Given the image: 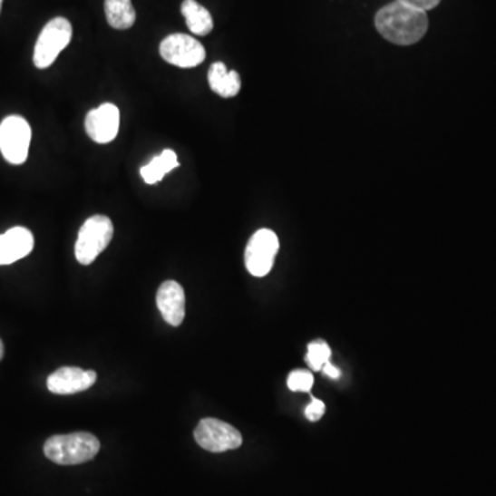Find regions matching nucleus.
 Returning a JSON list of instances; mask_svg holds the SVG:
<instances>
[{"mask_svg": "<svg viewBox=\"0 0 496 496\" xmlns=\"http://www.w3.org/2000/svg\"><path fill=\"white\" fill-rule=\"evenodd\" d=\"M379 34L391 44L411 46L423 38L429 28V18L423 10L394 2L382 7L375 15Z\"/></svg>", "mask_w": 496, "mask_h": 496, "instance_id": "obj_1", "label": "nucleus"}, {"mask_svg": "<svg viewBox=\"0 0 496 496\" xmlns=\"http://www.w3.org/2000/svg\"><path fill=\"white\" fill-rule=\"evenodd\" d=\"M101 444L94 434L76 432L58 434L44 443V455L57 465L71 466L89 462L97 455Z\"/></svg>", "mask_w": 496, "mask_h": 496, "instance_id": "obj_2", "label": "nucleus"}, {"mask_svg": "<svg viewBox=\"0 0 496 496\" xmlns=\"http://www.w3.org/2000/svg\"><path fill=\"white\" fill-rule=\"evenodd\" d=\"M113 238V224L105 216H94L86 219L79 230L75 244V257L79 264L90 265L110 246Z\"/></svg>", "mask_w": 496, "mask_h": 496, "instance_id": "obj_3", "label": "nucleus"}, {"mask_svg": "<svg viewBox=\"0 0 496 496\" xmlns=\"http://www.w3.org/2000/svg\"><path fill=\"white\" fill-rule=\"evenodd\" d=\"M73 25L66 18L57 17L46 24L34 44V63L36 68L46 69L57 60L60 53L71 44Z\"/></svg>", "mask_w": 496, "mask_h": 496, "instance_id": "obj_4", "label": "nucleus"}, {"mask_svg": "<svg viewBox=\"0 0 496 496\" xmlns=\"http://www.w3.org/2000/svg\"><path fill=\"white\" fill-rule=\"evenodd\" d=\"M31 126L18 115L7 116L0 124V152L10 164H23L31 145Z\"/></svg>", "mask_w": 496, "mask_h": 496, "instance_id": "obj_5", "label": "nucleus"}, {"mask_svg": "<svg viewBox=\"0 0 496 496\" xmlns=\"http://www.w3.org/2000/svg\"><path fill=\"white\" fill-rule=\"evenodd\" d=\"M196 443L209 452H225L243 444V437L232 424L216 418H204L195 429Z\"/></svg>", "mask_w": 496, "mask_h": 496, "instance_id": "obj_6", "label": "nucleus"}, {"mask_svg": "<svg viewBox=\"0 0 496 496\" xmlns=\"http://www.w3.org/2000/svg\"><path fill=\"white\" fill-rule=\"evenodd\" d=\"M277 251V235L270 229H259L247 244L244 254L247 270L256 277H264L272 270Z\"/></svg>", "mask_w": 496, "mask_h": 496, "instance_id": "obj_7", "label": "nucleus"}, {"mask_svg": "<svg viewBox=\"0 0 496 496\" xmlns=\"http://www.w3.org/2000/svg\"><path fill=\"white\" fill-rule=\"evenodd\" d=\"M160 55L171 65L195 68L206 58V49L190 34H172L161 42Z\"/></svg>", "mask_w": 496, "mask_h": 496, "instance_id": "obj_8", "label": "nucleus"}, {"mask_svg": "<svg viewBox=\"0 0 496 496\" xmlns=\"http://www.w3.org/2000/svg\"><path fill=\"white\" fill-rule=\"evenodd\" d=\"M121 124V112L113 103H102L90 111L84 122L87 134L97 144H108L115 140Z\"/></svg>", "mask_w": 496, "mask_h": 496, "instance_id": "obj_9", "label": "nucleus"}, {"mask_svg": "<svg viewBox=\"0 0 496 496\" xmlns=\"http://www.w3.org/2000/svg\"><path fill=\"white\" fill-rule=\"evenodd\" d=\"M97 381L95 371L61 367L47 378V389L54 394H75L87 391Z\"/></svg>", "mask_w": 496, "mask_h": 496, "instance_id": "obj_10", "label": "nucleus"}, {"mask_svg": "<svg viewBox=\"0 0 496 496\" xmlns=\"http://www.w3.org/2000/svg\"><path fill=\"white\" fill-rule=\"evenodd\" d=\"M156 304L164 320L170 326L179 327L185 317V293L180 283L174 280L164 281L159 287Z\"/></svg>", "mask_w": 496, "mask_h": 496, "instance_id": "obj_11", "label": "nucleus"}, {"mask_svg": "<svg viewBox=\"0 0 496 496\" xmlns=\"http://www.w3.org/2000/svg\"><path fill=\"white\" fill-rule=\"evenodd\" d=\"M34 240L31 230L23 227L12 228L0 235V265H10L25 258L34 250Z\"/></svg>", "mask_w": 496, "mask_h": 496, "instance_id": "obj_12", "label": "nucleus"}, {"mask_svg": "<svg viewBox=\"0 0 496 496\" xmlns=\"http://www.w3.org/2000/svg\"><path fill=\"white\" fill-rule=\"evenodd\" d=\"M209 83L212 92L224 98L235 97L241 89L240 76L236 71H228L224 63H214L209 71Z\"/></svg>", "mask_w": 496, "mask_h": 496, "instance_id": "obj_13", "label": "nucleus"}, {"mask_svg": "<svg viewBox=\"0 0 496 496\" xmlns=\"http://www.w3.org/2000/svg\"><path fill=\"white\" fill-rule=\"evenodd\" d=\"M181 13L184 15L188 28L193 34L206 36L214 28V21H212L209 10L198 4L196 0H184Z\"/></svg>", "mask_w": 496, "mask_h": 496, "instance_id": "obj_14", "label": "nucleus"}, {"mask_svg": "<svg viewBox=\"0 0 496 496\" xmlns=\"http://www.w3.org/2000/svg\"><path fill=\"white\" fill-rule=\"evenodd\" d=\"M179 166L177 153L174 151L166 150L160 155L153 158L147 166L141 169V177L144 179L147 184H158L159 181L164 179V175L169 174L170 171Z\"/></svg>", "mask_w": 496, "mask_h": 496, "instance_id": "obj_15", "label": "nucleus"}, {"mask_svg": "<svg viewBox=\"0 0 496 496\" xmlns=\"http://www.w3.org/2000/svg\"><path fill=\"white\" fill-rule=\"evenodd\" d=\"M106 21L112 28L129 29L135 23V10L131 0H105Z\"/></svg>", "mask_w": 496, "mask_h": 496, "instance_id": "obj_16", "label": "nucleus"}, {"mask_svg": "<svg viewBox=\"0 0 496 496\" xmlns=\"http://www.w3.org/2000/svg\"><path fill=\"white\" fill-rule=\"evenodd\" d=\"M330 356V346L325 341H315L307 346L306 363L313 371L323 370Z\"/></svg>", "mask_w": 496, "mask_h": 496, "instance_id": "obj_17", "label": "nucleus"}, {"mask_svg": "<svg viewBox=\"0 0 496 496\" xmlns=\"http://www.w3.org/2000/svg\"><path fill=\"white\" fill-rule=\"evenodd\" d=\"M313 378L312 374L306 370H296L288 375L287 384L290 391L293 392H310L312 389Z\"/></svg>", "mask_w": 496, "mask_h": 496, "instance_id": "obj_18", "label": "nucleus"}, {"mask_svg": "<svg viewBox=\"0 0 496 496\" xmlns=\"http://www.w3.org/2000/svg\"><path fill=\"white\" fill-rule=\"evenodd\" d=\"M326 413V404L322 400L313 399L312 403L305 410V415L309 421L316 422L322 419Z\"/></svg>", "mask_w": 496, "mask_h": 496, "instance_id": "obj_19", "label": "nucleus"}, {"mask_svg": "<svg viewBox=\"0 0 496 496\" xmlns=\"http://www.w3.org/2000/svg\"><path fill=\"white\" fill-rule=\"evenodd\" d=\"M397 2L407 5V6L415 7V9L423 10V12H428V10H433L434 7L439 6L442 0H397Z\"/></svg>", "mask_w": 496, "mask_h": 496, "instance_id": "obj_20", "label": "nucleus"}, {"mask_svg": "<svg viewBox=\"0 0 496 496\" xmlns=\"http://www.w3.org/2000/svg\"><path fill=\"white\" fill-rule=\"evenodd\" d=\"M323 371H325L326 375L330 376V378H333V379L339 378V375H341V373H339L338 368L334 367V365H331L330 362L326 363V365H323Z\"/></svg>", "mask_w": 496, "mask_h": 496, "instance_id": "obj_21", "label": "nucleus"}, {"mask_svg": "<svg viewBox=\"0 0 496 496\" xmlns=\"http://www.w3.org/2000/svg\"><path fill=\"white\" fill-rule=\"evenodd\" d=\"M4 355H5L4 342H2V339H0V360L4 359Z\"/></svg>", "mask_w": 496, "mask_h": 496, "instance_id": "obj_22", "label": "nucleus"}, {"mask_svg": "<svg viewBox=\"0 0 496 496\" xmlns=\"http://www.w3.org/2000/svg\"><path fill=\"white\" fill-rule=\"evenodd\" d=\"M2 4H4V0H0V12H2Z\"/></svg>", "mask_w": 496, "mask_h": 496, "instance_id": "obj_23", "label": "nucleus"}]
</instances>
